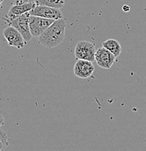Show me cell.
Here are the masks:
<instances>
[{
	"label": "cell",
	"instance_id": "obj_1",
	"mask_svg": "<svg viewBox=\"0 0 146 151\" xmlns=\"http://www.w3.org/2000/svg\"><path fill=\"white\" fill-rule=\"evenodd\" d=\"M66 23L63 18L56 20L38 38L39 44L47 48H53L63 43L65 37Z\"/></svg>",
	"mask_w": 146,
	"mask_h": 151
},
{
	"label": "cell",
	"instance_id": "obj_2",
	"mask_svg": "<svg viewBox=\"0 0 146 151\" xmlns=\"http://www.w3.org/2000/svg\"><path fill=\"white\" fill-rule=\"evenodd\" d=\"M30 15H31L30 12H28L26 13H24L23 15L17 17V18L12 19V20L4 18L7 22L9 26H13L19 31L26 42L31 41V39L33 38L32 34H31V31H30L29 26Z\"/></svg>",
	"mask_w": 146,
	"mask_h": 151
},
{
	"label": "cell",
	"instance_id": "obj_3",
	"mask_svg": "<svg viewBox=\"0 0 146 151\" xmlns=\"http://www.w3.org/2000/svg\"><path fill=\"white\" fill-rule=\"evenodd\" d=\"M55 21V20L53 19L42 18L36 15H30V31L33 37L39 38Z\"/></svg>",
	"mask_w": 146,
	"mask_h": 151
},
{
	"label": "cell",
	"instance_id": "obj_4",
	"mask_svg": "<svg viewBox=\"0 0 146 151\" xmlns=\"http://www.w3.org/2000/svg\"><path fill=\"white\" fill-rule=\"evenodd\" d=\"M95 46L88 41H80L75 47V57L78 60H87L93 62L95 60Z\"/></svg>",
	"mask_w": 146,
	"mask_h": 151
},
{
	"label": "cell",
	"instance_id": "obj_5",
	"mask_svg": "<svg viewBox=\"0 0 146 151\" xmlns=\"http://www.w3.org/2000/svg\"><path fill=\"white\" fill-rule=\"evenodd\" d=\"M3 35L9 46L18 49H22L25 47L26 40L22 34L13 26H9L6 28L3 31Z\"/></svg>",
	"mask_w": 146,
	"mask_h": 151
},
{
	"label": "cell",
	"instance_id": "obj_6",
	"mask_svg": "<svg viewBox=\"0 0 146 151\" xmlns=\"http://www.w3.org/2000/svg\"><path fill=\"white\" fill-rule=\"evenodd\" d=\"M117 57L108 49L102 47L96 50L95 61L97 65L104 69H110L117 61Z\"/></svg>",
	"mask_w": 146,
	"mask_h": 151
},
{
	"label": "cell",
	"instance_id": "obj_7",
	"mask_svg": "<svg viewBox=\"0 0 146 151\" xmlns=\"http://www.w3.org/2000/svg\"><path fill=\"white\" fill-rule=\"evenodd\" d=\"M30 14L31 15H36V16L53 19L55 20L63 18L60 9L48 7V6L36 5L32 10L30 11Z\"/></svg>",
	"mask_w": 146,
	"mask_h": 151
},
{
	"label": "cell",
	"instance_id": "obj_8",
	"mask_svg": "<svg viewBox=\"0 0 146 151\" xmlns=\"http://www.w3.org/2000/svg\"><path fill=\"white\" fill-rule=\"evenodd\" d=\"M95 69V66L91 61L87 60H78L73 67V73L78 78H87L92 76Z\"/></svg>",
	"mask_w": 146,
	"mask_h": 151
},
{
	"label": "cell",
	"instance_id": "obj_9",
	"mask_svg": "<svg viewBox=\"0 0 146 151\" xmlns=\"http://www.w3.org/2000/svg\"><path fill=\"white\" fill-rule=\"evenodd\" d=\"M36 5H37V4L35 2L21 4H15V5L11 6L5 18L8 20H12V19L20 16V15H23L24 13L30 12L35 7Z\"/></svg>",
	"mask_w": 146,
	"mask_h": 151
},
{
	"label": "cell",
	"instance_id": "obj_10",
	"mask_svg": "<svg viewBox=\"0 0 146 151\" xmlns=\"http://www.w3.org/2000/svg\"><path fill=\"white\" fill-rule=\"evenodd\" d=\"M103 47L108 49L110 52L113 53L117 58L119 57L122 51V47L121 46L120 43L117 40L114 39H110L105 41L102 44Z\"/></svg>",
	"mask_w": 146,
	"mask_h": 151
},
{
	"label": "cell",
	"instance_id": "obj_11",
	"mask_svg": "<svg viewBox=\"0 0 146 151\" xmlns=\"http://www.w3.org/2000/svg\"><path fill=\"white\" fill-rule=\"evenodd\" d=\"M35 3L37 5L48 6L60 9L65 4V0H36Z\"/></svg>",
	"mask_w": 146,
	"mask_h": 151
},
{
	"label": "cell",
	"instance_id": "obj_12",
	"mask_svg": "<svg viewBox=\"0 0 146 151\" xmlns=\"http://www.w3.org/2000/svg\"><path fill=\"white\" fill-rule=\"evenodd\" d=\"M8 146V137L6 132L1 129L0 131V151Z\"/></svg>",
	"mask_w": 146,
	"mask_h": 151
},
{
	"label": "cell",
	"instance_id": "obj_13",
	"mask_svg": "<svg viewBox=\"0 0 146 151\" xmlns=\"http://www.w3.org/2000/svg\"><path fill=\"white\" fill-rule=\"evenodd\" d=\"M36 0H15V4H26V3H34Z\"/></svg>",
	"mask_w": 146,
	"mask_h": 151
},
{
	"label": "cell",
	"instance_id": "obj_14",
	"mask_svg": "<svg viewBox=\"0 0 146 151\" xmlns=\"http://www.w3.org/2000/svg\"><path fill=\"white\" fill-rule=\"evenodd\" d=\"M122 9H123L124 12H129V11L130 8L128 5H124L123 7H122Z\"/></svg>",
	"mask_w": 146,
	"mask_h": 151
},
{
	"label": "cell",
	"instance_id": "obj_15",
	"mask_svg": "<svg viewBox=\"0 0 146 151\" xmlns=\"http://www.w3.org/2000/svg\"><path fill=\"white\" fill-rule=\"evenodd\" d=\"M0 119H1V123H0V125L1 126H2L3 124H4V118H3V116H2V115H1V116H0Z\"/></svg>",
	"mask_w": 146,
	"mask_h": 151
}]
</instances>
